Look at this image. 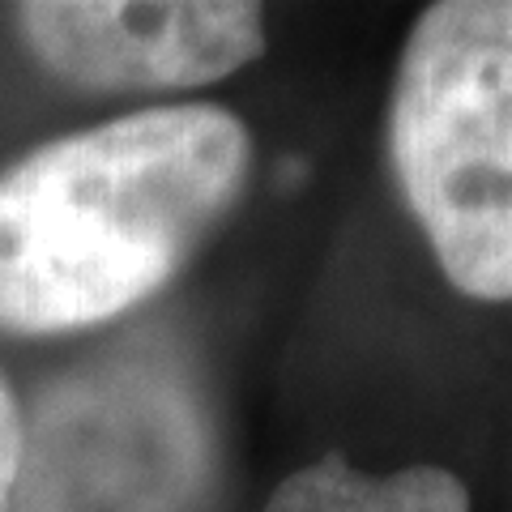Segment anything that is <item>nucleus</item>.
<instances>
[{"label":"nucleus","mask_w":512,"mask_h":512,"mask_svg":"<svg viewBox=\"0 0 512 512\" xmlns=\"http://www.w3.org/2000/svg\"><path fill=\"white\" fill-rule=\"evenodd\" d=\"M13 22L43 69L86 90H197L265 56V9L244 0H35Z\"/></svg>","instance_id":"4"},{"label":"nucleus","mask_w":512,"mask_h":512,"mask_svg":"<svg viewBox=\"0 0 512 512\" xmlns=\"http://www.w3.org/2000/svg\"><path fill=\"white\" fill-rule=\"evenodd\" d=\"M22 461V402L13 393L9 376L0 372V512H9V495L18 483Z\"/></svg>","instance_id":"6"},{"label":"nucleus","mask_w":512,"mask_h":512,"mask_svg":"<svg viewBox=\"0 0 512 512\" xmlns=\"http://www.w3.org/2000/svg\"><path fill=\"white\" fill-rule=\"evenodd\" d=\"M252 175L214 103L128 111L0 171V329L43 338L137 308L192 261Z\"/></svg>","instance_id":"1"},{"label":"nucleus","mask_w":512,"mask_h":512,"mask_svg":"<svg viewBox=\"0 0 512 512\" xmlns=\"http://www.w3.org/2000/svg\"><path fill=\"white\" fill-rule=\"evenodd\" d=\"M214 431L197 389L158 355H99L22 410L9 512H205Z\"/></svg>","instance_id":"3"},{"label":"nucleus","mask_w":512,"mask_h":512,"mask_svg":"<svg viewBox=\"0 0 512 512\" xmlns=\"http://www.w3.org/2000/svg\"><path fill=\"white\" fill-rule=\"evenodd\" d=\"M389 163L448 286L512 303V0H440L414 18Z\"/></svg>","instance_id":"2"},{"label":"nucleus","mask_w":512,"mask_h":512,"mask_svg":"<svg viewBox=\"0 0 512 512\" xmlns=\"http://www.w3.org/2000/svg\"><path fill=\"white\" fill-rule=\"evenodd\" d=\"M265 512H474L466 483L444 466H402L367 474L342 453L282 478Z\"/></svg>","instance_id":"5"}]
</instances>
